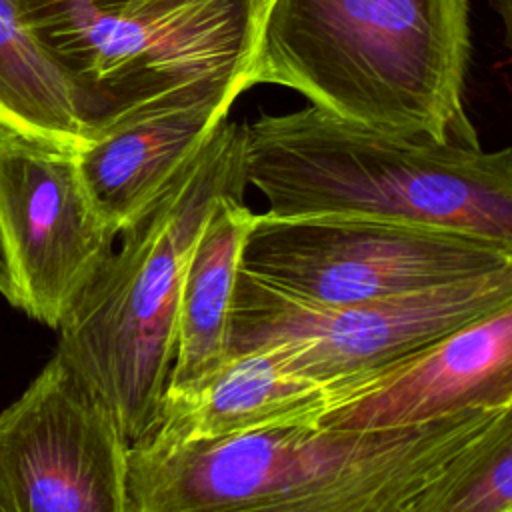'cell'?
<instances>
[{
  "label": "cell",
  "mask_w": 512,
  "mask_h": 512,
  "mask_svg": "<svg viewBox=\"0 0 512 512\" xmlns=\"http://www.w3.org/2000/svg\"><path fill=\"white\" fill-rule=\"evenodd\" d=\"M512 438V404L366 430L288 426L130 442V512H444Z\"/></svg>",
  "instance_id": "6da1fadb"
},
{
  "label": "cell",
  "mask_w": 512,
  "mask_h": 512,
  "mask_svg": "<svg viewBox=\"0 0 512 512\" xmlns=\"http://www.w3.org/2000/svg\"><path fill=\"white\" fill-rule=\"evenodd\" d=\"M468 0H266L248 86L364 128L476 140L464 112Z\"/></svg>",
  "instance_id": "7a4b0ae2"
},
{
  "label": "cell",
  "mask_w": 512,
  "mask_h": 512,
  "mask_svg": "<svg viewBox=\"0 0 512 512\" xmlns=\"http://www.w3.org/2000/svg\"><path fill=\"white\" fill-rule=\"evenodd\" d=\"M240 126L246 184L270 216L390 218L512 250V148L380 132L312 104Z\"/></svg>",
  "instance_id": "3957f363"
},
{
  "label": "cell",
  "mask_w": 512,
  "mask_h": 512,
  "mask_svg": "<svg viewBox=\"0 0 512 512\" xmlns=\"http://www.w3.org/2000/svg\"><path fill=\"white\" fill-rule=\"evenodd\" d=\"M242 126L224 120L122 232L62 318L58 352L108 400L130 442L156 422L176 350L190 250L216 198L246 190Z\"/></svg>",
  "instance_id": "277c9868"
},
{
  "label": "cell",
  "mask_w": 512,
  "mask_h": 512,
  "mask_svg": "<svg viewBox=\"0 0 512 512\" xmlns=\"http://www.w3.org/2000/svg\"><path fill=\"white\" fill-rule=\"evenodd\" d=\"M74 80L90 136L180 88L240 78L266 0H22Z\"/></svg>",
  "instance_id": "5b68a950"
},
{
  "label": "cell",
  "mask_w": 512,
  "mask_h": 512,
  "mask_svg": "<svg viewBox=\"0 0 512 512\" xmlns=\"http://www.w3.org/2000/svg\"><path fill=\"white\" fill-rule=\"evenodd\" d=\"M510 302L512 264L432 290L348 306L302 304L240 270L228 356L270 346L294 370L354 398L450 332Z\"/></svg>",
  "instance_id": "8992f818"
},
{
  "label": "cell",
  "mask_w": 512,
  "mask_h": 512,
  "mask_svg": "<svg viewBox=\"0 0 512 512\" xmlns=\"http://www.w3.org/2000/svg\"><path fill=\"white\" fill-rule=\"evenodd\" d=\"M512 264V250L462 232L374 216L256 214L240 270L312 306H348L446 286Z\"/></svg>",
  "instance_id": "52a82bcc"
},
{
  "label": "cell",
  "mask_w": 512,
  "mask_h": 512,
  "mask_svg": "<svg viewBox=\"0 0 512 512\" xmlns=\"http://www.w3.org/2000/svg\"><path fill=\"white\" fill-rule=\"evenodd\" d=\"M130 440L58 350L0 412V512H130Z\"/></svg>",
  "instance_id": "ba28073f"
},
{
  "label": "cell",
  "mask_w": 512,
  "mask_h": 512,
  "mask_svg": "<svg viewBox=\"0 0 512 512\" xmlns=\"http://www.w3.org/2000/svg\"><path fill=\"white\" fill-rule=\"evenodd\" d=\"M76 148L0 126V254L12 306L60 326L114 250Z\"/></svg>",
  "instance_id": "9c48e42d"
},
{
  "label": "cell",
  "mask_w": 512,
  "mask_h": 512,
  "mask_svg": "<svg viewBox=\"0 0 512 512\" xmlns=\"http://www.w3.org/2000/svg\"><path fill=\"white\" fill-rule=\"evenodd\" d=\"M246 90L240 78L198 82L96 128L76 158L100 218L120 236L228 120Z\"/></svg>",
  "instance_id": "30bf717a"
},
{
  "label": "cell",
  "mask_w": 512,
  "mask_h": 512,
  "mask_svg": "<svg viewBox=\"0 0 512 512\" xmlns=\"http://www.w3.org/2000/svg\"><path fill=\"white\" fill-rule=\"evenodd\" d=\"M512 404V302L450 332L424 354L370 382L316 426L392 428Z\"/></svg>",
  "instance_id": "8fae6325"
},
{
  "label": "cell",
  "mask_w": 512,
  "mask_h": 512,
  "mask_svg": "<svg viewBox=\"0 0 512 512\" xmlns=\"http://www.w3.org/2000/svg\"><path fill=\"white\" fill-rule=\"evenodd\" d=\"M350 392L294 370L270 346L230 354L194 392L164 398L138 440L176 444L288 426H316Z\"/></svg>",
  "instance_id": "7c38bea8"
},
{
  "label": "cell",
  "mask_w": 512,
  "mask_h": 512,
  "mask_svg": "<svg viewBox=\"0 0 512 512\" xmlns=\"http://www.w3.org/2000/svg\"><path fill=\"white\" fill-rule=\"evenodd\" d=\"M254 216L244 204V190H230L216 198L198 230L182 278L176 350L164 398L194 392L228 358L236 280Z\"/></svg>",
  "instance_id": "4fadbf2b"
},
{
  "label": "cell",
  "mask_w": 512,
  "mask_h": 512,
  "mask_svg": "<svg viewBox=\"0 0 512 512\" xmlns=\"http://www.w3.org/2000/svg\"><path fill=\"white\" fill-rule=\"evenodd\" d=\"M0 126L72 148L90 140L78 88L22 0H0Z\"/></svg>",
  "instance_id": "5bb4252c"
},
{
  "label": "cell",
  "mask_w": 512,
  "mask_h": 512,
  "mask_svg": "<svg viewBox=\"0 0 512 512\" xmlns=\"http://www.w3.org/2000/svg\"><path fill=\"white\" fill-rule=\"evenodd\" d=\"M444 512H512V438L460 484Z\"/></svg>",
  "instance_id": "9a60e30c"
},
{
  "label": "cell",
  "mask_w": 512,
  "mask_h": 512,
  "mask_svg": "<svg viewBox=\"0 0 512 512\" xmlns=\"http://www.w3.org/2000/svg\"><path fill=\"white\" fill-rule=\"evenodd\" d=\"M504 28V42L512 54V0H488Z\"/></svg>",
  "instance_id": "2e32d148"
},
{
  "label": "cell",
  "mask_w": 512,
  "mask_h": 512,
  "mask_svg": "<svg viewBox=\"0 0 512 512\" xmlns=\"http://www.w3.org/2000/svg\"><path fill=\"white\" fill-rule=\"evenodd\" d=\"M0 296H4L8 302H12V286H10V278L4 268V262H2V254H0Z\"/></svg>",
  "instance_id": "e0dca14e"
}]
</instances>
